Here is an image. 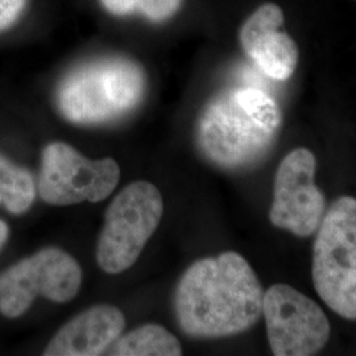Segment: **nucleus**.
I'll use <instances>...</instances> for the list:
<instances>
[{"mask_svg":"<svg viewBox=\"0 0 356 356\" xmlns=\"http://www.w3.org/2000/svg\"><path fill=\"white\" fill-rule=\"evenodd\" d=\"M264 291L242 254L223 252L193 263L175 293L181 330L214 339L250 330L263 314Z\"/></svg>","mask_w":356,"mask_h":356,"instance_id":"obj_1","label":"nucleus"},{"mask_svg":"<svg viewBox=\"0 0 356 356\" xmlns=\"http://www.w3.org/2000/svg\"><path fill=\"white\" fill-rule=\"evenodd\" d=\"M281 126L277 102L264 90H223L204 107L197 124V144L216 165L239 169L260 160Z\"/></svg>","mask_w":356,"mask_h":356,"instance_id":"obj_2","label":"nucleus"},{"mask_svg":"<svg viewBox=\"0 0 356 356\" xmlns=\"http://www.w3.org/2000/svg\"><path fill=\"white\" fill-rule=\"evenodd\" d=\"M145 91V74L126 57H104L81 65L57 90V106L76 124H101L131 113Z\"/></svg>","mask_w":356,"mask_h":356,"instance_id":"obj_3","label":"nucleus"},{"mask_svg":"<svg viewBox=\"0 0 356 356\" xmlns=\"http://www.w3.org/2000/svg\"><path fill=\"white\" fill-rule=\"evenodd\" d=\"M313 284L323 302L356 321V200L341 197L318 227L313 248Z\"/></svg>","mask_w":356,"mask_h":356,"instance_id":"obj_4","label":"nucleus"},{"mask_svg":"<svg viewBox=\"0 0 356 356\" xmlns=\"http://www.w3.org/2000/svg\"><path fill=\"white\" fill-rule=\"evenodd\" d=\"M164 213L163 197L148 181H136L120 191L106 210L97 261L118 275L132 267L151 239Z\"/></svg>","mask_w":356,"mask_h":356,"instance_id":"obj_5","label":"nucleus"},{"mask_svg":"<svg viewBox=\"0 0 356 356\" xmlns=\"http://www.w3.org/2000/svg\"><path fill=\"white\" fill-rule=\"evenodd\" d=\"M82 269L72 254L48 247L8 268L0 276V313L7 318L23 316L35 298L67 302L79 292Z\"/></svg>","mask_w":356,"mask_h":356,"instance_id":"obj_6","label":"nucleus"},{"mask_svg":"<svg viewBox=\"0 0 356 356\" xmlns=\"http://www.w3.org/2000/svg\"><path fill=\"white\" fill-rule=\"evenodd\" d=\"M119 179L120 168L113 159L90 160L72 145L56 141L42 152L38 194L53 206L95 204L115 191Z\"/></svg>","mask_w":356,"mask_h":356,"instance_id":"obj_7","label":"nucleus"},{"mask_svg":"<svg viewBox=\"0 0 356 356\" xmlns=\"http://www.w3.org/2000/svg\"><path fill=\"white\" fill-rule=\"evenodd\" d=\"M263 316L273 355H316L330 339V322L321 306L286 284L264 292Z\"/></svg>","mask_w":356,"mask_h":356,"instance_id":"obj_8","label":"nucleus"},{"mask_svg":"<svg viewBox=\"0 0 356 356\" xmlns=\"http://www.w3.org/2000/svg\"><path fill=\"white\" fill-rule=\"evenodd\" d=\"M316 156L306 148L288 153L277 168L269 219L297 236H310L325 216L326 201L316 185Z\"/></svg>","mask_w":356,"mask_h":356,"instance_id":"obj_9","label":"nucleus"},{"mask_svg":"<svg viewBox=\"0 0 356 356\" xmlns=\"http://www.w3.org/2000/svg\"><path fill=\"white\" fill-rule=\"evenodd\" d=\"M284 22L280 6L266 3L243 23L239 31L244 53L266 76L276 81L291 78L300 60L296 41L281 29Z\"/></svg>","mask_w":356,"mask_h":356,"instance_id":"obj_10","label":"nucleus"},{"mask_svg":"<svg viewBox=\"0 0 356 356\" xmlns=\"http://www.w3.org/2000/svg\"><path fill=\"white\" fill-rule=\"evenodd\" d=\"M124 326V314L116 306H91L57 331L44 355H102L122 335Z\"/></svg>","mask_w":356,"mask_h":356,"instance_id":"obj_11","label":"nucleus"},{"mask_svg":"<svg viewBox=\"0 0 356 356\" xmlns=\"http://www.w3.org/2000/svg\"><path fill=\"white\" fill-rule=\"evenodd\" d=\"M110 355L118 356H178L182 347L177 338L165 327L148 323L119 337L108 348Z\"/></svg>","mask_w":356,"mask_h":356,"instance_id":"obj_12","label":"nucleus"},{"mask_svg":"<svg viewBox=\"0 0 356 356\" xmlns=\"http://www.w3.org/2000/svg\"><path fill=\"white\" fill-rule=\"evenodd\" d=\"M35 197L32 175L0 154V204L13 214H23L33 204Z\"/></svg>","mask_w":356,"mask_h":356,"instance_id":"obj_13","label":"nucleus"},{"mask_svg":"<svg viewBox=\"0 0 356 356\" xmlns=\"http://www.w3.org/2000/svg\"><path fill=\"white\" fill-rule=\"evenodd\" d=\"M114 16L140 15L152 23H163L177 13L182 0H99Z\"/></svg>","mask_w":356,"mask_h":356,"instance_id":"obj_14","label":"nucleus"},{"mask_svg":"<svg viewBox=\"0 0 356 356\" xmlns=\"http://www.w3.org/2000/svg\"><path fill=\"white\" fill-rule=\"evenodd\" d=\"M26 0H0V31L13 26L26 7Z\"/></svg>","mask_w":356,"mask_h":356,"instance_id":"obj_15","label":"nucleus"},{"mask_svg":"<svg viewBox=\"0 0 356 356\" xmlns=\"http://www.w3.org/2000/svg\"><path fill=\"white\" fill-rule=\"evenodd\" d=\"M7 238H8V227H7L6 222L0 220V250L7 242Z\"/></svg>","mask_w":356,"mask_h":356,"instance_id":"obj_16","label":"nucleus"}]
</instances>
